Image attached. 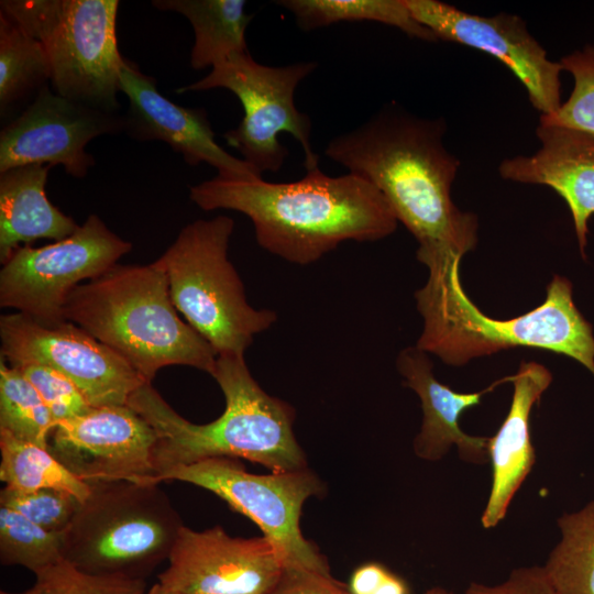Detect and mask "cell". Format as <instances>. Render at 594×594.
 Masks as SVG:
<instances>
[{"instance_id":"6da1fadb","label":"cell","mask_w":594,"mask_h":594,"mask_svg":"<svg viewBox=\"0 0 594 594\" xmlns=\"http://www.w3.org/2000/svg\"><path fill=\"white\" fill-rule=\"evenodd\" d=\"M441 119L393 106L333 138L324 154L371 183L418 242L417 258L462 257L477 244V217L451 197L459 160L443 145Z\"/></svg>"},{"instance_id":"7a4b0ae2","label":"cell","mask_w":594,"mask_h":594,"mask_svg":"<svg viewBox=\"0 0 594 594\" xmlns=\"http://www.w3.org/2000/svg\"><path fill=\"white\" fill-rule=\"evenodd\" d=\"M189 198L205 211L245 215L261 248L298 265L315 263L349 240L384 239L398 223L366 179L352 173L328 176L319 166L288 183L216 176L191 186Z\"/></svg>"},{"instance_id":"3957f363","label":"cell","mask_w":594,"mask_h":594,"mask_svg":"<svg viewBox=\"0 0 594 594\" xmlns=\"http://www.w3.org/2000/svg\"><path fill=\"white\" fill-rule=\"evenodd\" d=\"M211 376L223 393L226 407L208 424L182 417L148 383L129 398L127 405L155 431L157 480L167 470L211 458H242L272 472L307 468L294 433L295 409L258 385L244 355L218 356Z\"/></svg>"},{"instance_id":"277c9868","label":"cell","mask_w":594,"mask_h":594,"mask_svg":"<svg viewBox=\"0 0 594 594\" xmlns=\"http://www.w3.org/2000/svg\"><path fill=\"white\" fill-rule=\"evenodd\" d=\"M458 257H433L422 264L429 275L415 293L424 320L417 346L446 364L462 366L473 359L514 348L564 354L594 376V336L573 301L571 282L554 275L546 299L532 310L495 319L483 314L468 297L460 279Z\"/></svg>"},{"instance_id":"5b68a950","label":"cell","mask_w":594,"mask_h":594,"mask_svg":"<svg viewBox=\"0 0 594 594\" xmlns=\"http://www.w3.org/2000/svg\"><path fill=\"white\" fill-rule=\"evenodd\" d=\"M165 272L147 265L116 264L67 296L63 317L123 358L152 384L169 365L212 374L218 355L177 314Z\"/></svg>"},{"instance_id":"8992f818","label":"cell","mask_w":594,"mask_h":594,"mask_svg":"<svg viewBox=\"0 0 594 594\" xmlns=\"http://www.w3.org/2000/svg\"><path fill=\"white\" fill-rule=\"evenodd\" d=\"M88 484L63 534V559L86 573L145 580L168 560L185 526L179 514L158 484Z\"/></svg>"},{"instance_id":"52a82bcc","label":"cell","mask_w":594,"mask_h":594,"mask_svg":"<svg viewBox=\"0 0 594 594\" xmlns=\"http://www.w3.org/2000/svg\"><path fill=\"white\" fill-rule=\"evenodd\" d=\"M234 220L228 216L186 224L155 262L165 272L172 301L218 356L244 355L277 314L252 307L229 260Z\"/></svg>"},{"instance_id":"ba28073f","label":"cell","mask_w":594,"mask_h":594,"mask_svg":"<svg viewBox=\"0 0 594 594\" xmlns=\"http://www.w3.org/2000/svg\"><path fill=\"white\" fill-rule=\"evenodd\" d=\"M117 0H2L0 12L43 45L52 89L73 101L118 112L124 58Z\"/></svg>"},{"instance_id":"9c48e42d","label":"cell","mask_w":594,"mask_h":594,"mask_svg":"<svg viewBox=\"0 0 594 594\" xmlns=\"http://www.w3.org/2000/svg\"><path fill=\"white\" fill-rule=\"evenodd\" d=\"M316 67L314 62L268 66L257 63L249 52L237 53L212 67L207 76L176 91L230 90L240 100L244 114L223 138L242 160L261 175L277 173L288 156L278 135L287 132L301 145L307 170L319 166V156L310 142L311 120L297 109L294 97L297 86Z\"/></svg>"},{"instance_id":"30bf717a","label":"cell","mask_w":594,"mask_h":594,"mask_svg":"<svg viewBox=\"0 0 594 594\" xmlns=\"http://www.w3.org/2000/svg\"><path fill=\"white\" fill-rule=\"evenodd\" d=\"M158 481H180L210 491L251 519L282 551L286 566L330 573L323 554L300 530L302 505L324 491L311 470L254 474L237 459L211 458L167 470Z\"/></svg>"},{"instance_id":"8fae6325","label":"cell","mask_w":594,"mask_h":594,"mask_svg":"<svg viewBox=\"0 0 594 594\" xmlns=\"http://www.w3.org/2000/svg\"><path fill=\"white\" fill-rule=\"evenodd\" d=\"M131 248L90 215L63 240L40 248L22 245L11 253L0 271V306L40 321L65 320L69 293L118 264Z\"/></svg>"},{"instance_id":"7c38bea8","label":"cell","mask_w":594,"mask_h":594,"mask_svg":"<svg viewBox=\"0 0 594 594\" xmlns=\"http://www.w3.org/2000/svg\"><path fill=\"white\" fill-rule=\"evenodd\" d=\"M1 359L37 363L69 378L92 407L127 405L146 382L118 353L77 324L45 322L21 312L0 317Z\"/></svg>"},{"instance_id":"4fadbf2b","label":"cell","mask_w":594,"mask_h":594,"mask_svg":"<svg viewBox=\"0 0 594 594\" xmlns=\"http://www.w3.org/2000/svg\"><path fill=\"white\" fill-rule=\"evenodd\" d=\"M167 561L157 582L178 594H268L286 566L265 536L232 537L221 526H184Z\"/></svg>"},{"instance_id":"5bb4252c","label":"cell","mask_w":594,"mask_h":594,"mask_svg":"<svg viewBox=\"0 0 594 594\" xmlns=\"http://www.w3.org/2000/svg\"><path fill=\"white\" fill-rule=\"evenodd\" d=\"M124 130V116L67 99L43 87L22 113L0 132V173L31 165H62L76 178L87 175L95 158L86 145Z\"/></svg>"},{"instance_id":"9a60e30c","label":"cell","mask_w":594,"mask_h":594,"mask_svg":"<svg viewBox=\"0 0 594 594\" xmlns=\"http://www.w3.org/2000/svg\"><path fill=\"white\" fill-rule=\"evenodd\" d=\"M156 435L129 405L92 407L56 425L48 450L86 483L160 484L153 453Z\"/></svg>"},{"instance_id":"2e32d148","label":"cell","mask_w":594,"mask_h":594,"mask_svg":"<svg viewBox=\"0 0 594 594\" xmlns=\"http://www.w3.org/2000/svg\"><path fill=\"white\" fill-rule=\"evenodd\" d=\"M414 19L437 40L483 51L501 61L519 79L540 116L554 113L561 106L559 63L529 33L516 14L482 16L438 0H405Z\"/></svg>"},{"instance_id":"e0dca14e","label":"cell","mask_w":594,"mask_h":594,"mask_svg":"<svg viewBox=\"0 0 594 594\" xmlns=\"http://www.w3.org/2000/svg\"><path fill=\"white\" fill-rule=\"evenodd\" d=\"M119 91L129 100L124 132L139 141L158 140L182 154L188 165L207 163L219 177L251 179L262 175L244 160L229 154L215 141L207 111L185 108L163 96L153 77L124 61L119 74Z\"/></svg>"},{"instance_id":"ac0fdd59","label":"cell","mask_w":594,"mask_h":594,"mask_svg":"<svg viewBox=\"0 0 594 594\" xmlns=\"http://www.w3.org/2000/svg\"><path fill=\"white\" fill-rule=\"evenodd\" d=\"M541 142L532 155L504 160L499 175L507 180L546 185L566 202L581 254L587 243L588 220L594 215V138L581 131L539 123Z\"/></svg>"},{"instance_id":"d6986e66","label":"cell","mask_w":594,"mask_h":594,"mask_svg":"<svg viewBox=\"0 0 594 594\" xmlns=\"http://www.w3.org/2000/svg\"><path fill=\"white\" fill-rule=\"evenodd\" d=\"M396 366L404 385L417 394L422 408V424L413 442L415 454L426 461H438L454 446L463 461L487 463L490 438L465 433L459 425L460 416L479 405L481 398L499 384L512 382L513 375L480 392L459 393L436 378L431 359L417 345L403 349L396 359Z\"/></svg>"},{"instance_id":"ffe728a7","label":"cell","mask_w":594,"mask_h":594,"mask_svg":"<svg viewBox=\"0 0 594 594\" xmlns=\"http://www.w3.org/2000/svg\"><path fill=\"white\" fill-rule=\"evenodd\" d=\"M551 382V372L534 361L521 362L512 377L514 393L509 410L497 432L488 439L492 485L481 517L486 529L504 519L514 495L536 462L530 414Z\"/></svg>"},{"instance_id":"44dd1931","label":"cell","mask_w":594,"mask_h":594,"mask_svg":"<svg viewBox=\"0 0 594 594\" xmlns=\"http://www.w3.org/2000/svg\"><path fill=\"white\" fill-rule=\"evenodd\" d=\"M51 165L31 164L0 173V261L37 239L63 240L79 227L47 198Z\"/></svg>"},{"instance_id":"7402d4cb","label":"cell","mask_w":594,"mask_h":594,"mask_svg":"<svg viewBox=\"0 0 594 594\" xmlns=\"http://www.w3.org/2000/svg\"><path fill=\"white\" fill-rule=\"evenodd\" d=\"M152 6L177 12L193 25L194 69L212 68L233 54L248 52L245 31L253 14L246 13L244 0H154Z\"/></svg>"},{"instance_id":"603a6c76","label":"cell","mask_w":594,"mask_h":594,"mask_svg":"<svg viewBox=\"0 0 594 594\" xmlns=\"http://www.w3.org/2000/svg\"><path fill=\"white\" fill-rule=\"evenodd\" d=\"M560 540L542 565L558 594H594V501L558 519Z\"/></svg>"},{"instance_id":"cb8c5ba5","label":"cell","mask_w":594,"mask_h":594,"mask_svg":"<svg viewBox=\"0 0 594 594\" xmlns=\"http://www.w3.org/2000/svg\"><path fill=\"white\" fill-rule=\"evenodd\" d=\"M302 31L316 30L339 22L373 21L395 26L422 41H438L433 33L417 22L405 0H279Z\"/></svg>"},{"instance_id":"d4e9b609","label":"cell","mask_w":594,"mask_h":594,"mask_svg":"<svg viewBox=\"0 0 594 594\" xmlns=\"http://www.w3.org/2000/svg\"><path fill=\"white\" fill-rule=\"evenodd\" d=\"M51 81L43 45L0 12V111L1 116ZM50 85V84H48Z\"/></svg>"},{"instance_id":"484cf974","label":"cell","mask_w":594,"mask_h":594,"mask_svg":"<svg viewBox=\"0 0 594 594\" xmlns=\"http://www.w3.org/2000/svg\"><path fill=\"white\" fill-rule=\"evenodd\" d=\"M0 480L20 491L54 488L65 491L81 503L90 485L74 475L48 450L0 431Z\"/></svg>"},{"instance_id":"4316f807","label":"cell","mask_w":594,"mask_h":594,"mask_svg":"<svg viewBox=\"0 0 594 594\" xmlns=\"http://www.w3.org/2000/svg\"><path fill=\"white\" fill-rule=\"evenodd\" d=\"M56 424L21 370L0 358V431L48 448Z\"/></svg>"},{"instance_id":"83f0119b","label":"cell","mask_w":594,"mask_h":594,"mask_svg":"<svg viewBox=\"0 0 594 594\" xmlns=\"http://www.w3.org/2000/svg\"><path fill=\"white\" fill-rule=\"evenodd\" d=\"M63 534L48 531L0 506V562L23 566L35 574L64 560Z\"/></svg>"},{"instance_id":"f1b7e54d","label":"cell","mask_w":594,"mask_h":594,"mask_svg":"<svg viewBox=\"0 0 594 594\" xmlns=\"http://www.w3.org/2000/svg\"><path fill=\"white\" fill-rule=\"evenodd\" d=\"M559 64L573 76L574 88L554 113L540 116V123L574 129L594 138V46L575 51Z\"/></svg>"},{"instance_id":"f546056e","label":"cell","mask_w":594,"mask_h":594,"mask_svg":"<svg viewBox=\"0 0 594 594\" xmlns=\"http://www.w3.org/2000/svg\"><path fill=\"white\" fill-rule=\"evenodd\" d=\"M32 587L36 594H145L147 591L145 580L90 574L65 560L35 573Z\"/></svg>"},{"instance_id":"4dcf8cb0","label":"cell","mask_w":594,"mask_h":594,"mask_svg":"<svg viewBox=\"0 0 594 594\" xmlns=\"http://www.w3.org/2000/svg\"><path fill=\"white\" fill-rule=\"evenodd\" d=\"M80 504L74 495L54 488L20 491L4 486L0 492V506L18 512L52 532H64Z\"/></svg>"},{"instance_id":"1f68e13d","label":"cell","mask_w":594,"mask_h":594,"mask_svg":"<svg viewBox=\"0 0 594 594\" xmlns=\"http://www.w3.org/2000/svg\"><path fill=\"white\" fill-rule=\"evenodd\" d=\"M15 367L21 370L38 392L56 425L81 416L92 408L80 389L54 369L37 363Z\"/></svg>"},{"instance_id":"d6a6232c","label":"cell","mask_w":594,"mask_h":594,"mask_svg":"<svg viewBox=\"0 0 594 594\" xmlns=\"http://www.w3.org/2000/svg\"><path fill=\"white\" fill-rule=\"evenodd\" d=\"M268 594H353L349 586L331 573L300 566H285L277 584Z\"/></svg>"},{"instance_id":"836d02e7","label":"cell","mask_w":594,"mask_h":594,"mask_svg":"<svg viewBox=\"0 0 594 594\" xmlns=\"http://www.w3.org/2000/svg\"><path fill=\"white\" fill-rule=\"evenodd\" d=\"M464 594H558L542 566L515 569L497 585L472 582Z\"/></svg>"},{"instance_id":"e575fe53","label":"cell","mask_w":594,"mask_h":594,"mask_svg":"<svg viewBox=\"0 0 594 594\" xmlns=\"http://www.w3.org/2000/svg\"><path fill=\"white\" fill-rule=\"evenodd\" d=\"M348 586L353 594H409L403 579L374 562L355 569Z\"/></svg>"},{"instance_id":"d590c367","label":"cell","mask_w":594,"mask_h":594,"mask_svg":"<svg viewBox=\"0 0 594 594\" xmlns=\"http://www.w3.org/2000/svg\"><path fill=\"white\" fill-rule=\"evenodd\" d=\"M145 594H178L177 592L167 588L162 585L160 582H156L152 587H150Z\"/></svg>"},{"instance_id":"8d00e7d4","label":"cell","mask_w":594,"mask_h":594,"mask_svg":"<svg viewBox=\"0 0 594 594\" xmlns=\"http://www.w3.org/2000/svg\"><path fill=\"white\" fill-rule=\"evenodd\" d=\"M425 594H454V593L443 587H432V588L427 590Z\"/></svg>"},{"instance_id":"74e56055","label":"cell","mask_w":594,"mask_h":594,"mask_svg":"<svg viewBox=\"0 0 594 594\" xmlns=\"http://www.w3.org/2000/svg\"><path fill=\"white\" fill-rule=\"evenodd\" d=\"M0 594H36L34 588L31 587L24 592H19V593H12V592H6V591H0Z\"/></svg>"}]
</instances>
